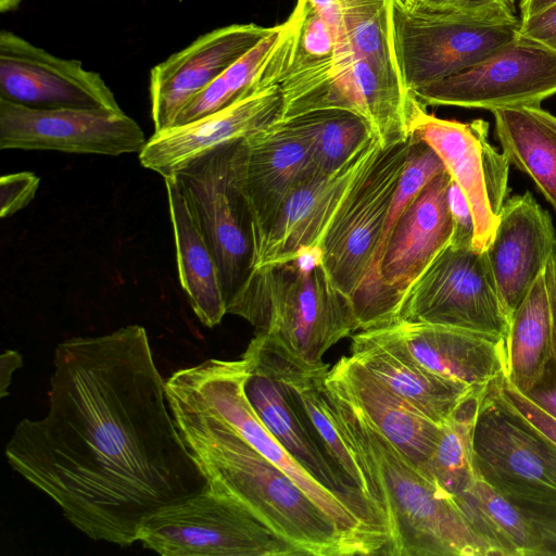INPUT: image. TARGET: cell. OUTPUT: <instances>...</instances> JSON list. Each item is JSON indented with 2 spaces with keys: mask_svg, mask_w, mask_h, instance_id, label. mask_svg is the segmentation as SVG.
Segmentation results:
<instances>
[{
  "mask_svg": "<svg viewBox=\"0 0 556 556\" xmlns=\"http://www.w3.org/2000/svg\"><path fill=\"white\" fill-rule=\"evenodd\" d=\"M4 454L78 531L119 546L138 541L147 517L207 485L140 325L59 343L47 413L22 419Z\"/></svg>",
  "mask_w": 556,
  "mask_h": 556,
  "instance_id": "6da1fadb",
  "label": "cell"
},
{
  "mask_svg": "<svg viewBox=\"0 0 556 556\" xmlns=\"http://www.w3.org/2000/svg\"><path fill=\"white\" fill-rule=\"evenodd\" d=\"M165 390L178 431L210 490L245 507L302 556L356 555L336 523L285 471L167 380Z\"/></svg>",
  "mask_w": 556,
  "mask_h": 556,
  "instance_id": "7a4b0ae2",
  "label": "cell"
},
{
  "mask_svg": "<svg viewBox=\"0 0 556 556\" xmlns=\"http://www.w3.org/2000/svg\"><path fill=\"white\" fill-rule=\"evenodd\" d=\"M339 428L383 511L391 556H492L455 500L431 482L326 375Z\"/></svg>",
  "mask_w": 556,
  "mask_h": 556,
  "instance_id": "3957f363",
  "label": "cell"
},
{
  "mask_svg": "<svg viewBox=\"0 0 556 556\" xmlns=\"http://www.w3.org/2000/svg\"><path fill=\"white\" fill-rule=\"evenodd\" d=\"M407 165L394 193L369 276L353 305L361 330L393 324L399 303L451 241V176L435 151L410 136Z\"/></svg>",
  "mask_w": 556,
  "mask_h": 556,
  "instance_id": "277c9868",
  "label": "cell"
},
{
  "mask_svg": "<svg viewBox=\"0 0 556 556\" xmlns=\"http://www.w3.org/2000/svg\"><path fill=\"white\" fill-rule=\"evenodd\" d=\"M227 314L242 317L311 365L324 363L332 345L359 331L353 303L332 282L318 247L253 267L228 300Z\"/></svg>",
  "mask_w": 556,
  "mask_h": 556,
  "instance_id": "5b68a950",
  "label": "cell"
},
{
  "mask_svg": "<svg viewBox=\"0 0 556 556\" xmlns=\"http://www.w3.org/2000/svg\"><path fill=\"white\" fill-rule=\"evenodd\" d=\"M242 358H210L174 371L166 380L233 428L285 471L336 523L356 555H386L388 541L371 530L341 497L316 481L261 422L244 393Z\"/></svg>",
  "mask_w": 556,
  "mask_h": 556,
  "instance_id": "8992f818",
  "label": "cell"
},
{
  "mask_svg": "<svg viewBox=\"0 0 556 556\" xmlns=\"http://www.w3.org/2000/svg\"><path fill=\"white\" fill-rule=\"evenodd\" d=\"M138 541L163 556H302L245 507L207 486L147 517Z\"/></svg>",
  "mask_w": 556,
  "mask_h": 556,
  "instance_id": "52a82bcc",
  "label": "cell"
},
{
  "mask_svg": "<svg viewBox=\"0 0 556 556\" xmlns=\"http://www.w3.org/2000/svg\"><path fill=\"white\" fill-rule=\"evenodd\" d=\"M393 50L412 92L462 72L519 36L520 20L488 21L459 14L418 12L391 0Z\"/></svg>",
  "mask_w": 556,
  "mask_h": 556,
  "instance_id": "ba28073f",
  "label": "cell"
},
{
  "mask_svg": "<svg viewBox=\"0 0 556 556\" xmlns=\"http://www.w3.org/2000/svg\"><path fill=\"white\" fill-rule=\"evenodd\" d=\"M509 320L485 251L448 243L404 293L393 324L442 325L507 339Z\"/></svg>",
  "mask_w": 556,
  "mask_h": 556,
  "instance_id": "9c48e42d",
  "label": "cell"
},
{
  "mask_svg": "<svg viewBox=\"0 0 556 556\" xmlns=\"http://www.w3.org/2000/svg\"><path fill=\"white\" fill-rule=\"evenodd\" d=\"M410 142L408 136L380 149L319 240L326 271L352 303L369 276Z\"/></svg>",
  "mask_w": 556,
  "mask_h": 556,
  "instance_id": "30bf717a",
  "label": "cell"
},
{
  "mask_svg": "<svg viewBox=\"0 0 556 556\" xmlns=\"http://www.w3.org/2000/svg\"><path fill=\"white\" fill-rule=\"evenodd\" d=\"M239 140L192 159L172 176L214 255L226 303L251 271L254 257L252 218L236 179Z\"/></svg>",
  "mask_w": 556,
  "mask_h": 556,
  "instance_id": "8fae6325",
  "label": "cell"
},
{
  "mask_svg": "<svg viewBox=\"0 0 556 556\" xmlns=\"http://www.w3.org/2000/svg\"><path fill=\"white\" fill-rule=\"evenodd\" d=\"M476 473L510 501L556 496V446L500 393H482L473 431Z\"/></svg>",
  "mask_w": 556,
  "mask_h": 556,
  "instance_id": "7c38bea8",
  "label": "cell"
},
{
  "mask_svg": "<svg viewBox=\"0 0 556 556\" xmlns=\"http://www.w3.org/2000/svg\"><path fill=\"white\" fill-rule=\"evenodd\" d=\"M425 106L496 109L540 105L556 94V52L522 36L479 63L421 87Z\"/></svg>",
  "mask_w": 556,
  "mask_h": 556,
  "instance_id": "4fadbf2b",
  "label": "cell"
},
{
  "mask_svg": "<svg viewBox=\"0 0 556 556\" xmlns=\"http://www.w3.org/2000/svg\"><path fill=\"white\" fill-rule=\"evenodd\" d=\"M415 100L396 65L349 54L329 74L286 102L282 121L314 110H348L362 116L381 147H387L409 136Z\"/></svg>",
  "mask_w": 556,
  "mask_h": 556,
  "instance_id": "5bb4252c",
  "label": "cell"
},
{
  "mask_svg": "<svg viewBox=\"0 0 556 556\" xmlns=\"http://www.w3.org/2000/svg\"><path fill=\"white\" fill-rule=\"evenodd\" d=\"M147 139L123 111L34 109L0 99V149L116 156L140 153Z\"/></svg>",
  "mask_w": 556,
  "mask_h": 556,
  "instance_id": "9a60e30c",
  "label": "cell"
},
{
  "mask_svg": "<svg viewBox=\"0 0 556 556\" xmlns=\"http://www.w3.org/2000/svg\"><path fill=\"white\" fill-rule=\"evenodd\" d=\"M241 358L245 367L244 393L261 422L316 481L345 501L371 530L390 542L386 517L327 458L285 382L250 345Z\"/></svg>",
  "mask_w": 556,
  "mask_h": 556,
  "instance_id": "2e32d148",
  "label": "cell"
},
{
  "mask_svg": "<svg viewBox=\"0 0 556 556\" xmlns=\"http://www.w3.org/2000/svg\"><path fill=\"white\" fill-rule=\"evenodd\" d=\"M0 99L34 109L123 111L99 73L4 29L0 33Z\"/></svg>",
  "mask_w": 556,
  "mask_h": 556,
  "instance_id": "e0dca14e",
  "label": "cell"
},
{
  "mask_svg": "<svg viewBox=\"0 0 556 556\" xmlns=\"http://www.w3.org/2000/svg\"><path fill=\"white\" fill-rule=\"evenodd\" d=\"M317 176L308 141L288 121L239 140L236 179L251 214L254 244L292 191Z\"/></svg>",
  "mask_w": 556,
  "mask_h": 556,
  "instance_id": "ac0fdd59",
  "label": "cell"
},
{
  "mask_svg": "<svg viewBox=\"0 0 556 556\" xmlns=\"http://www.w3.org/2000/svg\"><path fill=\"white\" fill-rule=\"evenodd\" d=\"M381 148L375 138L337 170L294 189L255 241L252 268L289 261L304 249L318 247L351 189Z\"/></svg>",
  "mask_w": 556,
  "mask_h": 556,
  "instance_id": "d6986e66",
  "label": "cell"
},
{
  "mask_svg": "<svg viewBox=\"0 0 556 556\" xmlns=\"http://www.w3.org/2000/svg\"><path fill=\"white\" fill-rule=\"evenodd\" d=\"M275 26L232 24L198 37L150 72L154 131L172 127L181 110Z\"/></svg>",
  "mask_w": 556,
  "mask_h": 556,
  "instance_id": "ffe728a7",
  "label": "cell"
},
{
  "mask_svg": "<svg viewBox=\"0 0 556 556\" xmlns=\"http://www.w3.org/2000/svg\"><path fill=\"white\" fill-rule=\"evenodd\" d=\"M282 114L279 86L267 88L191 123L154 131L139 161L163 178L172 177L192 159L280 123Z\"/></svg>",
  "mask_w": 556,
  "mask_h": 556,
  "instance_id": "44dd1931",
  "label": "cell"
},
{
  "mask_svg": "<svg viewBox=\"0 0 556 556\" xmlns=\"http://www.w3.org/2000/svg\"><path fill=\"white\" fill-rule=\"evenodd\" d=\"M555 251L549 214L529 191L508 198L485 254L509 318Z\"/></svg>",
  "mask_w": 556,
  "mask_h": 556,
  "instance_id": "7402d4cb",
  "label": "cell"
},
{
  "mask_svg": "<svg viewBox=\"0 0 556 556\" xmlns=\"http://www.w3.org/2000/svg\"><path fill=\"white\" fill-rule=\"evenodd\" d=\"M388 326L420 366L445 379L482 391L507 372L506 338L432 324Z\"/></svg>",
  "mask_w": 556,
  "mask_h": 556,
  "instance_id": "603a6c76",
  "label": "cell"
},
{
  "mask_svg": "<svg viewBox=\"0 0 556 556\" xmlns=\"http://www.w3.org/2000/svg\"><path fill=\"white\" fill-rule=\"evenodd\" d=\"M384 386L442 426L473 392L420 366L389 326L352 336L351 354Z\"/></svg>",
  "mask_w": 556,
  "mask_h": 556,
  "instance_id": "cb8c5ba5",
  "label": "cell"
},
{
  "mask_svg": "<svg viewBox=\"0 0 556 556\" xmlns=\"http://www.w3.org/2000/svg\"><path fill=\"white\" fill-rule=\"evenodd\" d=\"M479 125L480 119L465 124L435 117L416 98L409 135L424 140L435 151L452 180L465 194L475 222L473 248L483 252L494 237L498 217L493 213L486 193Z\"/></svg>",
  "mask_w": 556,
  "mask_h": 556,
  "instance_id": "d4e9b609",
  "label": "cell"
},
{
  "mask_svg": "<svg viewBox=\"0 0 556 556\" xmlns=\"http://www.w3.org/2000/svg\"><path fill=\"white\" fill-rule=\"evenodd\" d=\"M333 381L419 468L435 448L442 426L394 393L351 355L329 368Z\"/></svg>",
  "mask_w": 556,
  "mask_h": 556,
  "instance_id": "484cf974",
  "label": "cell"
},
{
  "mask_svg": "<svg viewBox=\"0 0 556 556\" xmlns=\"http://www.w3.org/2000/svg\"><path fill=\"white\" fill-rule=\"evenodd\" d=\"M164 181L180 286L198 319L213 328L227 314L219 270L175 178L167 177Z\"/></svg>",
  "mask_w": 556,
  "mask_h": 556,
  "instance_id": "4316f807",
  "label": "cell"
},
{
  "mask_svg": "<svg viewBox=\"0 0 556 556\" xmlns=\"http://www.w3.org/2000/svg\"><path fill=\"white\" fill-rule=\"evenodd\" d=\"M492 113L503 153L533 179L556 211V116L540 105Z\"/></svg>",
  "mask_w": 556,
  "mask_h": 556,
  "instance_id": "83f0119b",
  "label": "cell"
},
{
  "mask_svg": "<svg viewBox=\"0 0 556 556\" xmlns=\"http://www.w3.org/2000/svg\"><path fill=\"white\" fill-rule=\"evenodd\" d=\"M492 556H544L542 542L520 509L479 475L454 497Z\"/></svg>",
  "mask_w": 556,
  "mask_h": 556,
  "instance_id": "f1b7e54d",
  "label": "cell"
},
{
  "mask_svg": "<svg viewBox=\"0 0 556 556\" xmlns=\"http://www.w3.org/2000/svg\"><path fill=\"white\" fill-rule=\"evenodd\" d=\"M288 20L292 26V52L279 83L283 104L329 74L342 56L351 53L344 46L341 26L305 0H296Z\"/></svg>",
  "mask_w": 556,
  "mask_h": 556,
  "instance_id": "f546056e",
  "label": "cell"
},
{
  "mask_svg": "<svg viewBox=\"0 0 556 556\" xmlns=\"http://www.w3.org/2000/svg\"><path fill=\"white\" fill-rule=\"evenodd\" d=\"M506 342V376L527 393L543 375L554 352L553 318L544 271L511 314Z\"/></svg>",
  "mask_w": 556,
  "mask_h": 556,
  "instance_id": "4dcf8cb0",
  "label": "cell"
},
{
  "mask_svg": "<svg viewBox=\"0 0 556 556\" xmlns=\"http://www.w3.org/2000/svg\"><path fill=\"white\" fill-rule=\"evenodd\" d=\"M286 121L308 141L319 176L340 168L376 138L362 116L342 109L314 110Z\"/></svg>",
  "mask_w": 556,
  "mask_h": 556,
  "instance_id": "1f68e13d",
  "label": "cell"
},
{
  "mask_svg": "<svg viewBox=\"0 0 556 556\" xmlns=\"http://www.w3.org/2000/svg\"><path fill=\"white\" fill-rule=\"evenodd\" d=\"M484 390L470 394L442 425L434 451L420 467L431 482L453 498L465 491L477 477L473 465V431Z\"/></svg>",
  "mask_w": 556,
  "mask_h": 556,
  "instance_id": "d6a6232c",
  "label": "cell"
},
{
  "mask_svg": "<svg viewBox=\"0 0 556 556\" xmlns=\"http://www.w3.org/2000/svg\"><path fill=\"white\" fill-rule=\"evenodd\" d=\"M336 21L343 41L361 30L391 21V0H305Z\"/></svg>",
  "mask_w": 556,
  "mask_h": 556,
  "instance_id": "836d02e7",
  "label": "cell"
},
{
  "mask_svg": "<svg viewBox=\"0 0 556 556\" xmlns=\"http://www.w3.org/2000/svg\"><path fill=\"white\" fill-rule=\"evenodd\" d=\"M418 12L459 14L488 21H517L516 0H402Z\"/></svg>",
  "mask_w": 556,
  "mask_h": 556,
  "instance_id": "e575fe53",
  "label": "cell"
},
{
  "mask_svg": "<svg viewBox=\"0 0 556 556\" xmlns=\"http://www.w3.org/2000/svg\"><path fill=\"white\" fill-rule=\"evenodd\" d=\"M489 124L480 119L479 138L488 198L493 213L498 217L508 199V169L510 162L498 153L488 139Z\"/></svg>",
  "mask_w": 556,
  "mask_h": 556,
  "instance_id": "d590c367",
  "label": "cell"
},
{
  "mask_svg": "<svg viewBox=\"0 0 556 556\" xmlns=\"http://www.w3.org/2000/svg\"><path fill=\"white\" fill-rule=\"evenodd\" d=\"M511 502L533 526L542 542L544 556L556 555V496Z\"/></svg>",
  "mask_w": 556,
  "mask_h": 556,
  "instance_id": "8d00e7d4",
  "label": "cell"
},
{
  "mask_svg": "<svg viewBox=\"0 0 556 556\" xmlns=\"http://www.w3.org/2000/svg\"><path fill=\"white\" fill-rule=\"evenodd\" d=\"M502 396L542 435L556 446V419L545 413L504 375L495 381Z\"/></svg>",
  "mask_w": 556,
  "mask_h": 556,
  "instance_id": "74e56055",
  "label": "cell"
},
{
  "mask_svg": "<svg viewBox=\"0 0 556 556\" xmlns=\"http://www.w3.org/2000/svg\"><path fill=\"white\" fill-rule=\"evenodd\" d=\"M40 178L24 170L3 175L0 179V216L9 217L25 207L39 188Z\"/></svg>",
  "mask_w": 556,
  "mask_h": 556,
  "instance_id": "f35d334b",
  "label": "cell"
},
{
  "mask_svg": "<svg viewBox=\"0 0 556 556\" xmlns=\"http://www.w3.org/2000/svg\"><path fill=\"white\" fill-rule=\"evenodd\" d=\"M447 200L453 220V233L450 244L455 247H473L475 222L472 212L465 194L453 180H451L448 187Z\"/></svg>",
  "mask_w": 556,
  "mask_h": 556,
  "instance_id": "ab89813d",
  "label": "cell"
},
{
  "mask_svg": "<svg viewBox=\"0 0 556 556\" xmlns=\"http://www.w3.org/2000/svg\"><path fill=\"white\" fill-rule=\"evenodd\" d=\"M519 35L556 52V3L520 22Z\"/></svg>",
  "mask_w": 556,
  "mask_h": 556,
  "instance_id": "60d3db41",
  "label": "cell"
},
{
  "mask_svg": "<svg viewBox=\"0 0 556 556\" xmlns=\"http://www.w3.org/2000/svg\"><path fill=\"white\" fill-rule=\"evenodd\" d=\"M545 413L556 419V342L553 356L539 381L525 393Z\"/></svg>",
  "mask_w": 556,
  "mask_h": 556,
  "instance_id": "b9f144b4",
  "label": "cell"
},
{
  "mask_svg": "<svg viewBox=\"0 0 556 556\" xmlns=\"http://www.w3.org/2000/svg\"><path fill=\"white\" fill-rule=\"evenodd\" d=\"M23 366V357L16 350H4L0 356V397L9 395V387L15 370Z\"/></svg>",
  "mask_w": 556,
  "mask_h": 556,
  "instance_id": "7bdbcfd3",
  "label": "cell"
},
{
  "mask_svg": "<svg viewBox=\"0 0 556 556\" xmlns=\"http://www.w3.org/2000/svg\"><path fill=\"white\" fill-rule=\"evenodd\" d=\"M544 279L551 303L554 341L556 342V251L551 255L545 266Z\"/></svg>",
  "mask_w": 556,
  "mask_h": 556,
  "instance_id": "ee69618b",
  "label": "cell"
},
{
  "mask_svg": "<svg viewBox=\"0 0 556 556\" xmlns=\"http://www.w3.org/2000/svg\"><path fill=\"white\" fill-rule=\"evenodd\" d=\"M555 3L556 0H520V22L539 14Z\"/></svg>",
  "mask_w": 556,
  "mask_h": 556,
  "instance_id": "f6af8a7d",
  "label": "cell"
},
{
  "mask_svg": "<svg viewBox=\"0 0 556 556\" xmlns=\"http://www.w3.org/2000/svg\"><path fill=\"white\" fill-rule=\"evenodd\" d=\"M23 0H0V12H11L16 10Z\"/></svg>",
  "mask_w": 556,
  "mask_h": 556,
  "instance_id": "bcb514c9",
  "label": "cell"
}]
</instances>
